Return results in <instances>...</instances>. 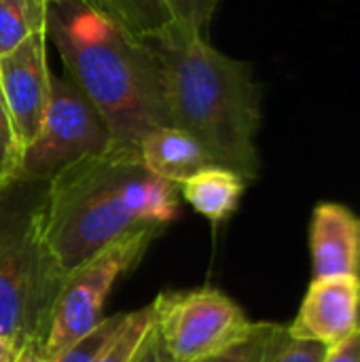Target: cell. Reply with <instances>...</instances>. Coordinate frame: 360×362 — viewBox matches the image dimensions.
<instances>
[{"instance_id": "3", "label": "cell", "mask_w": 360, "mask_h": 362, "mask_svg": "<svg viewBox=\"0 0 360 362\" xmlns=\"http://www.w3.org/2000/svg\"><path fill=\"white\" fill-rule=\"evenodd\" d=\"M151 45L163 68L172 125L191 134L212 165L255 180L261 91L252 66L221 53L202 32L176 23Z\"/></svg>"}, {"instance_id": "25", "label": "cell", "mask_w": 360, "mask_h": 362, "mask_svg": "<svg viewBox=\"0 0 360 362\" xmlns=\"http://www.w3.org/2000/svg\"><path fill=\"white\" fill-rule=\"evenodd\" d=\"M0 189H2V187H0Z\"/></svg>"}, {"instance_id": "13", "label": "cell", "mask_w": 360, "mask_h": 362, "mask_svg": "<svg viewBox=\"0 0 360 362\" xmlns=\"http://www.w3.org/2000/svg\"><path fill=\"white\" fill-rule=\"evenodd\" d=\"M140 40H155L174 25L166 0H89Z\"/></svg>"}, {"instance_id": "19", "label": "cell", "mask_w": 360, "mask_h": 362, "mask_svg": "<svg viewBox=\"0 0 360 362\" xmlns=\"http://www.w3.org/2000/svg\"><path fill=\"white\" fill-rule=\"evenodd\" d=\"M272 329H274V322H255V329L250 331L246 339H242L240 344H236L233 348L221 354L195 362H261V354H263V348L267 344Z\"/></svg>"}, {"instance_id": "15", "label": "cell", "mask_w": 360, "mask_h": 362, "mask_svg": "<svg viewBox=\"0 0 360 362\" xmlns=\"http://www.w3.org/2000/svg\"><path fill=\"white\" fill-rule=\"evenodd\" d=\"M153 320H155V310L153 303L129 312L125 316L123 327L119 329V333L112 337V341L104 348V352L95 358V362H132L136 352L140 350L144 337L149 335V331L153 329Z\"/></svg>"}, {"instance_id": "5", "label": "cell", "mask_w": 360, "mask_h": 362, "mask_svg": "<svg viewBox=\"0 0 360 362\" xmlns=\"http://www.w3.org/2000/svg\"><path fill=\"white\" fill-rule=\"evenodd\" d=\"M163 227H142L115 244L100 250L95 257L72 269L53 308V320L45 346V361L51 362L57 354L74 346L91 333L104 318L102 308L115 284L132 272L153 240Z\"/></svg>"}, {"instance_id": "20", "label": "cell", "mask_w": 360, "mask_h": 362, "mask_svg": "<svg viewBox=\"0 0 360 362\" xmlns=\"http://www.w3.org/2000/svg\"><path fill=\"white\" fill-rule=\"evenodd\" d=\"M166 2L174 15V23L195 32H204L219 4V0H166Z\"/></svg>"}, {"instance_id": "2", "label": "cell", "mask_w": 360, "mask_h": 362, "mask_svg": "<svg viewBox=\"0 0 360 362\" xmlns=\"http://www.w3.org/2000/svg\"><path fill=\"white\" fill-rule=\"evenodd\" d=\"M47 242L70 274L117 240L178 216V187L151 174L138 146L112 144L47 182Z\"/></svg>"}, {"instance_id": "6", "label": "cell", "mask_w": 360, "mask_h": 362, "mask_svg": "<svg viewBox=\"0 0 360 362\" xmlns=\"http://www.w3.org/2000/svg\"><path fill=\"white\" fill-rule=\"evenodd\" d=\"M110 146L112 138L87 95L68 76L51 74L42 127L23 148L15 180L49 182L66 168L102 155Z\"/></svg>"}, {"instance_id": "9", "label": "cell", "mask_w": 360, "mask_h": 362, "mask_svg": "<svg viewBox=\"0 0 360 362\" xmlns=\"http://www.w3.org/2000/svg\"><path fill=\"white\" fill-rule=\"evenodd\" d=\"M360 329V276L312 278L289 331L297 339L337 348Z\"/></svg>"}, {"instance_id": "8", "label": "cell", "mask_w": 360, "mask_h": 362, "mask_svg": "<svg viewBox=\"0 0 360 362\" xmlns=\"http://www.w3.org/2000/svg\"><path fill=\"white\" fill-rule=\"evenodd\" d=\"M0 85L21 151L38 136L51 98L47 30L32 34L0 57Z\"/></svg>"}, {"instance_id": "23", "label": "cell", "mask_w": 360, "mask_h": 362, "mask_svg": "<svg viewBox=\"0 0 360 362\" xmlns=\"http://www.w3.org/2000/svg\"><path fill=\"white\" fill-rule=\"evenodd\" d=\"M0 362H19V352L0 337Z\"/></svg>"}, {"instance_id": "21", "label": "cell", "mask_w": 360, "mask_h": 362, "mask_svg": "<svg viewBox=\"0 0 360 362\" xmlns=\"http://www.w3.org/2000/svg\"><path fill=\"white\" fill-rule=\"evenodd\" d=\"M132 362H176L170 356V352L166 350V346H163V341H161V337H159V333L155 329V320H153V329L144 337L140 350L136 352Z\"/></svg>"}, {"instance_id": "10", "label": "cell", "mask_w": 360, "mask_h": 362, "mask_svg": "<svg viewBox=\"0 0 360 362\" xmlns=\"http://www.w3.org/2000/svg\"><path fill=\"white\" fill-rule=\"evenodd\" d=\"M312 278L360 276V218L337 202H323L310 221Z\"/></svg>"}, {"instance_id": "17", "label": "cell", "mask_w": 360, "mask_h": 362, "mask_svg": "<svg viewBox=\"0 0 360 362\" xmlns=\"http://www.w3.org/2000/svg\"><path fill=\"white\" fill-rule=\"evenodd\" d=\"M127 314H115L104 318L91 333L79 339L74 346L57 354L51 362H95V358L104 352V348L112 341V337L123 327Z\"/></svg>"}, {"instance_id": "24", "label": "cell", "mask_w": 360, "mask_h": 362, "mask_svg": "<svg viewBox=\"0 0 360 362\" xmlns=\"http://www.w3.org/2000/svg\"><path fill=\"white\" fill-rule=\"evenodd\" d=\"M49 2H53V0H49Z\"/></svg>"}, {"instance_id": "18", "label": "cell", "mask_w": 360, "mask_h": 362, "mask_svg": "<svg viewBox=\"0 0 360 362\" xmlns=\"http://www.w3.org/2000/svg\"><path fill=\"white\" fill-rule=\"evenodd\" d=\"M21 146L15 136V127L11 121V112L4 100V91L0 85V187L15 180L19 163H21Z\"/></svg>"}, {"instance_id": "7", "label": "cell", "mask_w": 360, "mask_h": 362, "mask_svg": "<svg viewBox=\"0 0 360 362\" xmlns=\"http://www.w3.org/2000/svg\"><path fill=\"white\" fill-rule=\"evenodd\" d=\"M155 329L176 362L221 354L250 335L255 322L225 293L202 286L161 293L153 301Z\"/></svg>"}, {"instance_id": "22", "label": "cell", "mask_w": 360, "mask_h": 362, "mask_svg": "<svg viewBox=\"0 0 360 362\" xmlns=\"http://www.w3.org/2000/svg\"><path fill=\"white\" fill-rule=\"evenodd\" d=\"M325 362H360V329L350 339L329 350Z\"/></svg>"}, {"instance_id": "14", "label": "cell", "mask_w": 360, "mask_h": 362, "mask_svg": "<svg viewBox=\"0 0 360 362\" xmlns=\"http://www.w3.org/2000/svg\"><path fill=\"white\" fill-rule=\"evenodd\" d=\"M49 0H0V57L47 30Z\"/></svg>"}, {"instance_id": "12", "label": "cell", "mask_w": 360, "mask_h": 362, "mask_svg": "<svg viewBox=\"0 0 360 362\" xmlns=\"http://www.w3.org/2000/svg\"><path fill=\"white\" fill-rule=\"evenodd\" d=\"M246 178L223 165H206L195 176L178 185V195L212 225L225 223L240 206Z\"/></svg>"}, {"instance_id": "4", "label": "cell", "mask_w": 360, "mask_h": 362, "mask_svg": "<svg viewBox=\"0 0 360 362\" xmlns=\"http://www.w3.org/2000/svg\"><path fill=\"white\" fill-rule=\"evenodd\" d=\"M47 182L0 189V337L19 362H47L53 308L68 278L47 242Z\"/></svg>"}, {"instance_id": "11", "label": "cell", "mask_w": 360, "mask_h": 362, "mask_svg": "<svg viewBox=\"0 0 360 362\" xmlns=\"http://www.w3.org/2000/svg\"><path fill=\"white\" fill-rule=\"evenodd\" d=\"M144 168L166 182L182 185L206 165H212L199 142L176 125L146 132L138 144Z\"/></svg>"}, {"instance_id": "16", "label": "cell", "mask_w": 360, "mask_h": 362, "mask_svg": "<svg viewBox=\"0 0 360 362\" xmlns=\"http://www.w3.org/2000/svg\"><path fill=\"white\" fill-rule=\"evenodd\" d=\"M329 350L323 344L297 339L291 335L289 325H276L263 348L261 362H325Z\"/></svg>"}, {"instance_id": "1", "label": "cell", "mask_w": 360, "mask_h": 362, "mask_svg": "<svg viewBox=\"0 0 360 362\" xmlns=\"http://www.w3.org/2000/svg\"><path fill=\"white\" fill-rule=\"evenodd\" d=\"M47 36L66 76L102 117L112 144L138 146L146 132L172 125L163 68L151 42L89 0L49 2Z\"/></svg>"}]
</instances>
